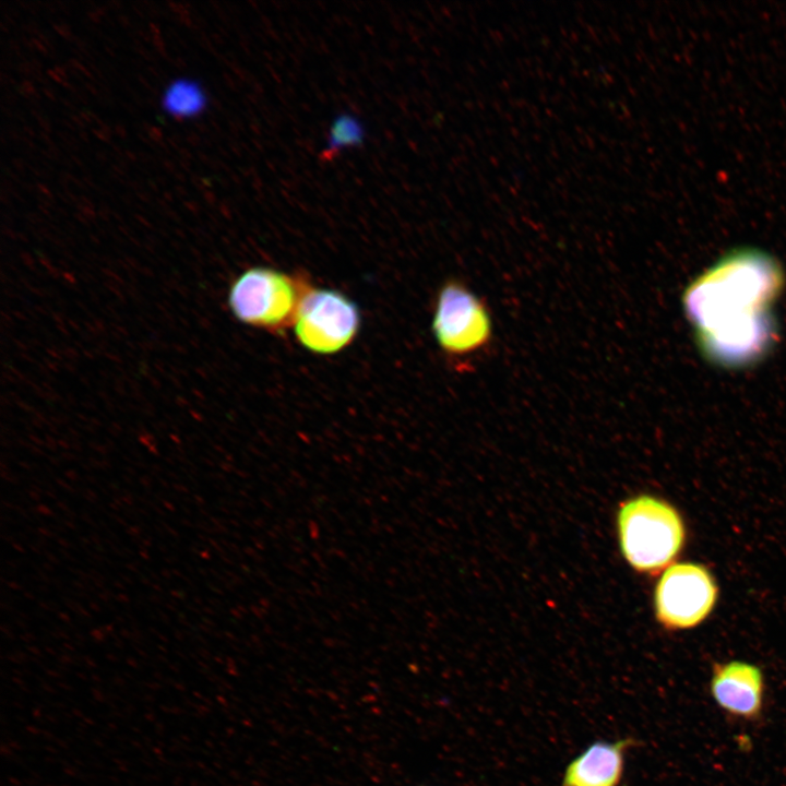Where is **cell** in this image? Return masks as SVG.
I'll list each match as a JSON object with an SVG mask.
<instances>
[{"label":"cell","mask_w":786,"mask_h":786,"mask_svg":"<svg viewBox=\"0 0 786 786\" xmlns=\"http://www.w3.org/2000/svg\"><path fill=\"white\" fill-rule=\"evenodd\" d=\"M716 600L715 580L704 565L674 563L664 571L655 588L656 618L666 629H691L708 617Z\"/></svg>","instance_id":"obj_6"},{"label":"cell","mask_w":786,"mask_h":786,"mask_svg":"<svg viewBox=\"0 0 786 786\" xmlns=\"http://www.w3.org/2000/svg\"><path fill=\"white\" fill-rule=\"evenodd\" d=\"M299 343L308 350L331 355L346 348L357 336V305L338 290L309 288L293 323Z\"/></svg>","instance_id":"obj_5"},{"label":"cell","mask_w":786,"mask_h":786,"mask_svg":"<svg viewBox=\"0 0 786 786\" xmlns=\"http://www.w3.org/2000/svg\"><path fill=\"white\" fill-rule=\"evenodd\" d=\"M712 672L711 693L723 710L747 719L760 715L764 680L758 666L741 660H730L714 665Z\"/></svg>","instance_id":"obj_7"},{"label":"cell","mask_w":786,"mask_h":786,"mask_svg":"<svg viewBox=\"0 0 786 786\" xmlns=\"http://www.w3.org/2000/svg\"><path fill=\"white\" fill-rule=\"evenodd\" d=\"M207 96L200 84L191 78L172 80L162 95L163 110L177 119H190L204 111Z\"/></svg>","instance_id":"obj_9"},{"label":"cell","mask_w":786,"mask_h":786,"mask_svg":"<svg viewBox=\"0 0 786 786\" xmlns=\"http://www.w3.org/2000/svg\"><path fill=\"white\" fill-rule=\"evenodd\" d=\"M367 130L364 122L352 112H340L330 126L326 143L319 154L322 163H331L344 151L364 144Z\"/></svg>","instance_id":"obj_10"},{"label":"cell","mask_w":786,"mask_h":786,"mask_svg":"<svg viewBox=\"0 0 786 786\" xmlns=\"http://www.w3.org/2000/svg\"><path fill=\"white\" fill-rule=\"evenodd\" d=\"M310 288L305 278L267 266H253L230 284L227 305L243 324L269 332L293 325L303 295Z\"/></svg>","instance_id":"obj_3"},{"label":"cell","mask_w":786,"mask_h":786,"mask_svg":"<svg viewBox=\"0 0 786 786\" xmlns=\"http://www.w3.org/2000/svg\"><path fill=\"white\" fill-rule=\"evenodd\" d=\"M431 326L440 348L456 360H469L492 343L488 306L461 281L451 279L442 285Z\"/></svg>","instance_id":"obj_4"},{"label":"cell","mask_w":786,"mask_h":786,"mask_svg":"<svg viewBox=\"0 0 786 786\" xmlns=\"http://www.w3.org/2000/svg\"><path fill=\"white\" fill-rule=\"evenodd\" d=\"M775 262L741 249L726 255L684 295L688 314L714 358L741 362L759 355L771 336L767 308L779 287Z\"/></svg>","instance_id":"obj_1"},{"label":"cell","mask_w":786,"mask_h":786,"mask_svg":"<svg viewBox=\"0 0 786 786\" xmlns=\"http://www.w3.org/2000/svg\"><path fill=\"white\" fill-rule=\"evenodd\" d=\"M634 743L633 739L626 738L591 745L567 766L562 786H618L626 751Z\"/></svg>","instance_id":"obj_8"},{"label":"cell","mask_w":786,"mask_h":786,"mask_svg":"<svg viewBox=\"0 0 786 786\" xmlns=\"http://www.w3.org/2000/svg\"><path fill=\"white\" fill-rule=\"evenodd\" d=\"M618 528L624 558L635 570L646 573L671 565L686 539L684 524L676 508L652 496L623 503Z\"/></svg>","instance_id":"obj_2"}]
</instances>
